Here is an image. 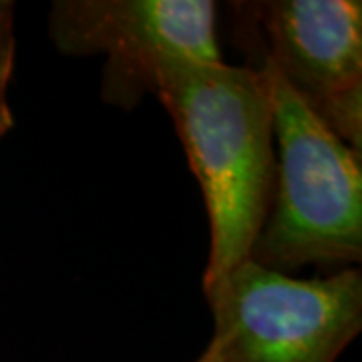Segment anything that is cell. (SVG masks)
Here are the masks:
<instances>
[{"label": "cell", "mask_w": 362, "mask_h": 362, "mask_svg": "<svg viewBox=\"0 0 362 362\" xmlns=\"http://www.w3.org/2000/svg\"><path fill=\"white\" fill-rule=\"evenodd\" d=\"M206 199L209 296L230 272L252 258L268 218L276 177L274 105L264 69L175 63L156 81Z\"/></svg>", "instance_id": "6da1fadb"}, {"label": "cell", "mask_w": 362, "mask_h": 362, "mask_svg": "<svg viewBox=\"0 0 362 362\" xmlns=\"http://www.w3.org/2000/svg\"><path fill=\"white\" fill-rule=\"evenodd\" d=\"M264 71L270 78L278 165L274 204L250 259L278 272L304 264L361 262V153L282 78Z\"/></svg>", "instance_id": "7a4b0ae2"}, {"label": "cell", "mask_w": 362, "mask_h": 362, "mask_svg": "<svg viewBox=\"0 0 362 362\" xmlns=\"http://www.w3.org/2000/svg\"><path fill=\"white\" fill-rule=\"evenodd\" d=\"M220 362H337L362 328V276L296 280L254 259L207 296Z\"/></svg>", "instance_id": "3957f363"}, {"label": "cell", "mask_w": 362, "mask_h": 362, "mask_svg": "<svg viewBox=\"0 0 362 362\" xmlns=\"http://www.w3.org/2000/svg\"><path fill=\"white\" fill-rule=\"evenodd\" d=\"M59 51L105 54V93L133 103L175 63H218V8L209 0H61L49 14Z\"/></svg>", "instance_id": "277c9868"}, {"label": "cell", "mask_w": 362, "mask_h": 362, "mask_svg": "<svg viewBox=\"0 0 362 362\" xmlns=\"http://www.w3.org/2000/svg\"><path fill=\"white\" fill-rule=\"evenodd\" d=\"M262 66L284 81L312 113L362 151V2L266 0L238 2Z\"/></svg>", "instance_id": "5b68a950"}, {"label": "cell", "mask_w": 362, "mask_h": 362, "mask_svg": "<svg viewBox=\"0 0 362 362\" xmlns=\"http://www.w3.org/2000/svg\"><path fill=\"white\" fill-rule=\"evenodd\" d=\"M14 52V4L0 0V139L13 129V111L8 105V83L13 78Z\"/></svg>", "instance_id": "8992f818"}, {"label": "cell", "mask_w": 362, "mask_h": 362, "mask_svg": "<svg viewBox=\"0 0 362 362\" xmlns=\"http://www.w3.org/2000/svg\"><path fill=\"white\" fill-rule=\"evenodd\" d=\"M195 362H220V352L216 349V344L209 340V344H207V349L204 350V354L197 358Z\"/></svg>", "instance_id": "52a82bcc"}]
</instances>
